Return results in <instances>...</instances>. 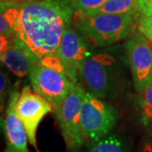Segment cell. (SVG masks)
I'll return each instance as SVG.
<instances>
[{
  "label": "cell",
  "instance_id": "cell-1",
  "mask_svg": "<svg viewBox=\"0 0 152 152\" xmlns=\"http://www.w3.org/2000/svg\"><path fill=\"white\" fill-rule=\"evenodd\" d=\"M1 12L13 23L17 41L40 59L58 54L75 15L71 0H6Z\"/></svg>",
  "mask_w": 152,
  "mask_h": 152
},
{
  "label": "cell",
  "instance_id": "cell-2",
  "mask_svg": "<svg viewBox=\"0 0 152 152\" xmlns=\"http://www.w3.org/2000/svg\"><path fill=\"white\" fill-rule=\"evenodd\" d=\"M78 31L98 47H107L130 37L135 32L134 11L124 14L87 15L75 12Z\"/></svg>",
  "mask_w": 152,
  "mask_h": 152
},
{
  "label": "cell",
  "instance_id": "cell-3",
  "mask_svg": "<svg viewBox=\"0 0 152 152\" xmlns=\"http://www.w3.org/2000/svg\"><path fill=\"white\" fill-rule=\"evenodd\" d=\"M118 113L113 106L86 92L81 109V129L85 140L96 142L105 138L116 126Z\"/></svg>",
  "mask_w": 152,
  "mask_h": 152
},
{
  "label": "cell",
  "instance_id": "cell-4",
  "mask_svg": "<svg viewBox=\"0 0 152 152\" xmlns=\"http://www.w3.org/2000/svg\"><path fill=\"white\" fill-rule=\"evenodd\" d=\"M86 92L78 83L74 84L60 110L55 113L69 152H77L85 138L81 129V109Z\"/></svg>",
  "mask_w": 152,
  "mask_h": 152
},
{
  "label": "cell",
  "instance_id": "cell-5",
  "mask_svg": "<svg viewBox=\"0 0 152 152\" xmlns=\"http://www.w3.org/2000/svg\"><path fill=\"white\" fill-rule=\"evenodd\" d=\"M33 90L52 104L54 113L61 108L75 83L59 71L38 64L29 73Z\"/></svg>",
  "mask_w": 152,
  "mask_h": 152
},
{
  "label": "cell",
  "instance_id": "cell-6",
  "mask_svg": "<svg viewBox=\"0 0 152 152\" xmlns=\"http://www.w3.org/2000/svg\"><path fill=\"white\" fill-rule=\"evenodd\" d=\"M117 75V64L113 56L98 53L89 57L83 64L80 78L91 93L105 98L113 89Z\"/></svg>",
  "mask_w": 152,
  "mask_h": 152
},
{
  "label": "cell",
  "instance_id": "cell-7",
  "mask_svg": "<svg viewBox=\"0 0 152 152\" xmlns=\"http://www.w3.org/2000/svg\"><path fill=\"white\" fill-rule=\"evenodd\" d=\"M134 86L141 94L152 84V43L136 29L126 42Z\"/></svg>",
  "mask_w": 152,
  "mask_h": 152
},
{
  "label": "cell",
  "instance_id": "cell-8",
  "mask_svg": "<svg viewBox=\"0 0 152 152\" xmlns=\"http://www.w3.org/2000/svg\"><path fill=\"white\" fill-rule=\"evenodd\" d=\"M15 111L26 130L29 143L40 152L37 143V130L44 117L53 111L52 104L27 86L22 89Z\"/></svg>",
  "mask_w": 152,
  "mask_h": 152
},
{
  "label": "cell",
  "instance_id": "cell-9",
  "mask_svg": "<svg viewBox=\"0 0 152 152\" xmlns=\"http://www.w3.org/2000/svg\"><path fill=\"white\" fill-rule=\"evenodd\" d=\"M58 55L65 69L66 75L73 83L78 84L84 62L92 56L86 38L70 26L63 34Z\"/></svg>",
  "mask_w": 152,
  "mask_h": 152
},
{
  "label": "cell",
  "instance_id": "cell-10",
  "mask_svg": "<svg viewBox=\"0 0 152 152\" xmlns=\"http://www.w3.org/2000/svg\"><path fill=\"white\" fill-rule=\"evenodd\" d=\"M20 94L18 91H14L10 94L3 123V129L8 146L14 147L20 151L30 152L27 147V141H29L27 133L15 111V105Z\"/></svg>",
  "mask_w": 152,
  "mask_h": 152
},
{
  "label": "cell",
  "instance_id": "cell-11",
  "mask_svg": "<svg viewBox=\"0 0 152 152\" xmlns=\"http://www.w3.org/2000/svg\"><path fill=\"white\" fill-rule=\"evenodd\" d=\"M40 58L15 40L1 51V61L15 75L23 78L29 75L33 68L40 64Z\"/></svg>",
  "mask_w": 152,
  "mask_h": 152
},
{
  "label": "cell",
  "instance_id": "cell-12",
  "mask_svg": "<svg viewBox=\"0 0 152 152\" xmlns=\"http://www.w3.org/2000/svg\"><path fill=\"white\" fill-rule=\"evenodd\" d=\"M134 18L136 29L152 43V0H137Z\"/></svg>",
  "mask_w": 152,
  "mask_h": 152
},
{
  "label": "cell",
  "instance_id": "cell-13",
  "mask_svg": "<svg viewBox=\"0 0 152 152\" xmlns=\"http://www.w3.org/2000/svg\"><path fill=\"white\" fill-rule=\"evenodd\" d=\"M138 111L140 121L148 132L152 131V84L146 90L139 94Z\"/></svg>",
  "mask_w": 152,
  "mask_h": 152
},
{
  "label": "cell",
  "instance_id": "cell-14",
  "mask_svg": "<svg viewBox=\"0 0 152 152\" xmlns=\"http://www.w3.org/2000/svg\"><path fill=\"white\" fill-rule=\"evenodd\" d=\"M137 0H108L98 9L84 12L87 15L101 14H124L133 12Z\"/></svg>",
  "mask_w": 152,
  "mask_h": 152
},
{
  "label": "cell",
  "instance_id": "cell-15",
  "mask_svg": "<svg viewBox=\"0 0 152 152\" xmlns=\"http://www.w3.org/2000/svg\"><path fill=\"white\" fill-rule=\"evenodd\" d=\"M87 152H129L127 146L120 138L110 135L96 142H91Z\"/></svg>",
  "mask_w": 152,
  "mask_h": 152
},
{
  "label": "cell",
  "instance_id": "cell-16",
  "mask_svg": "<svg viewBox=\"0 0 152 152\" xmlns=\"http://www.w3.org/2000/svg\"><path fill=\"white\" fill-rule=\"evenodd\" d=\"M108 0H71L75 12L84 13L98 9L106 4Z\"/></svg>",
  "mask_w": 152,
  "mask_h": 152
},
{
  "label": "cell",
  "instance_id": "cell-17",
  "mask_svg": "<svg viewBox=\"0 0 152 152\" xmlns=\"http://www.w3.org/2000/svg\"><path fill=\"white\" fill-rule=\"evenodd\" d=\"M40 64L45 67H48L49 69H53L66 74L64 64L58 54L49 55L47 57H44L43 58L40 60Z\"/></svg>",
  "mask_w": 152,
  "mask_h": 152
},
{
  "label": "cell",
  "instance_id": "cell-18",
  "mask_svg": "<svg viewBox=\"0 0 152 152\" xmlns=\"http://www.w3.org/2000/svg\"><path fill=\"white\" fill-rule=\"evenodd\" d=\"M141 152H152V131L148 132L142 139Z\"/></svg>",
  "mask_w": 152,
  "mask_h": 152
},
{
  "label": "cell",
  "instance_id": "cell-19",
  "mask_svg": "<svg viewBox=\"0 0 152 152\" xmlns=\"http://www.w3.org/2000/svg\"><path fill=\"white\" fill-rule=\"evenodd\" d=\"M0 80H1V86H0V91H1V102H3V99L5 97V92L6 88H7V75L2 70L1 74H0Z\"/></svg>",
  "mask_w": 152,
  "mask_h": 152
},
{
  "label": "cell",
  "instance_id": "cell-20",
  "mask_svg": "<svg viewBox=\"0 0 152 152\" xmlns=\"http://www.w3.org/2000/svg\"><path fill=\"white\" fill-rule=\"evenodd\" d=\"M4 152H22V151H18V150H16V149H15L14 147L8 146V145H7V148L5 149Z\"/></svg>",
  "mask_w": 152,
  "mask_h": 152
},
{
  "label": "cell",
  "instance_id": "cell-21",
  "mask_svg": "<svg viewBox=\"0 0 152 152\" xmlns=\"http://www.w3.org/2000/svg\"><path fill=\"white\" fill-rule=\"evenodd\" d=\"M1 1H6V0H1Z\"/></svg>",
  "mask_w": 152,
  "mask_h": 152
}]
</instances>
